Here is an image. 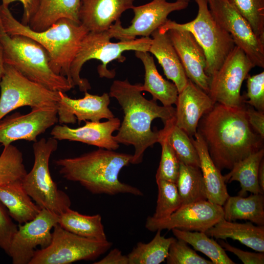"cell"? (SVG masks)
<instances>
[{
  "mask_svg": "<svg viewBox=\"0 0 264 264\" xmlns=\"http://www.w3.org/2000/svg\"><path fill=\"white\" fill-rule=\"evenodd\" d=\"M247 93L248 99L243 102L255 108L256 110L264 112V71L247 77Z\"/></svg>",
  "mask_w": 264,
  "mask_h": 264,
  "instance_id": "40",
  "label": "cell"
},
{
  "mask_svg": "<svg viewBox=\"0 0 264 264\" xmlns=\"http://www.w3.org/2000/svg\"><path fill=\"white\" fill-rule=\"evenodd\" d=\"M207 0V2H208V3H209V2H211V1H212L214 0Z\"/></svg>",
  "mask_w": 264,
  "mask_h": 264,
  "instance_id": "48",
  "label": "cell"
},
{
  "mask_svg": "<svg viewBox=\"0 0 264 264\" xmlns=\"http://www.w3.org/2000/svg\"><path fill=\"white\" fill-rule=\"evenodd\" d=\"M161 130L174 150L179 160L185 165L200 168L197 150L190 137L175 123V117L164 122Z\"/></svg>",
  "mask_w": 264,
  "mask_h": 264,
  "instance_id": "34",
  "label": "cell"
},
{
  "mask_svg": "<svg viewBox=\"0 0 264 264\" xmlns=\"http://www.w3.org/2000/svg\"><path fill=\"white\" fill-rule=\"evenodd\" d=\"M159 141L161 146V159L155 175L156 179H163L176 184L179 170V160L172 147L161 130Z\"/></svg>",
  "mask_w": 264,
  "mask_h": 264,
  "instance_id": "38",
  "label": "cell"
},
{
  "mask_svg": "<svg viewBox=\"0 0 264 264\" xmlns=\"http://www.w3.org/2000/svg\"><path fill=\"white\" fill-rule=\"evenodd\" d=\"M59 93L57 111L60 124H74L77 120L79 123L83 121H100L114 117L109 108L110 96L107 93L97 95L86 91L84 97L80 99L71 98L62 91Z\"/></svg>",
  "mask_w": 264,
  "mask_h": 264,
  "instance_id": "17",
  "label": "cell"
},
{
  "mask_svg": "<svg viewBox=\"0 0 264 264\" xmlns=\"http://www.w3.org/2000/svg\"><path fill=\"white\" fill-rule=\"evenodd\" d=\"M1 4L7 7L10 3L16 1L22 3L23 13L21 23L24 25H28L30 20L36 13L39 3V0H1Z\"/></svg>",
  "mask_w": 264,
  "mask_h": 264,
  "instance_id": "44",
  "label": "cell"
},
{
  "mask_svg": "<svg viewBox=\"0 0 264 264\" xmlns=\"http://www.w3.org/2000/svg\"><path fill=\"white\" fill-rule=\"evenodd\" d=\"M50 243L36 250L29 264H69L79 261L94 260L106 252L112 243L82 237L63 229L53 228Z\"/></svg>",
  "mask_w": 264,
  "mask_h": 264,
  "instance_id": "10",
  "label": "cell"
},
{
  "mask_svg": "<svg viewBox=\"0 0 264 264\" xmlns=\"http://www.w3.org/2000/svg\"><path fill=\"white\" fill-rule=\"evenodd\" d=\"M0 24L9 35H24L40 44L48 52L52 70L66 77L73 86L70 66L83 39L89 32L84 25L63 18L45 30L36 31L17 20L9 8L2 4H0Z\"/></svg>",
  "mask_w": 264,
  "mask_h": 264,
  "instance_id": "4",
  "label": "cell"
},
{
  "mask_svg": "<svg viewBox=\"0 0 264 264\" xmlns=\"http://www.w3.org/2000/svg\"><path fill=\"white\" fill-rule=\"evenodd\" d=\"M149 52L153 54L162 66L167 79L176 86L178 93L186 85L187 78L179 57L167 34L157 29L152 34Z\"/></svg>",
  "mask_w": 264,
  "mask_h": 264,
  "instance_id": "22",
  "label": "cell"
},
{
  "mask_svg": "<svg viewBox=\"0 0 264 264\" xmlns=\"http://www.w3.org/2000/svg\"><path fill=\"white\" fill-rule=\"evenodd\" d=\"M81 2L82 0H39L37 11L28 25L34 31H42L63 18L80 23Z\"/></svg>",
  "mask_w": 264,
  "mask_h": 264,
  "instance_id": "24",
  "label": "cell"
},
{
  "mask_svg": "<svg viewBox=\"0 0 264 264\" xmlns=\"http://www.w3.org/2000/svg\"><path fill=\"white\" fill-rule=\"evenodd\" d=\"M254 67L244 52L235 46L210 77L208 94L213 102L233 108L243 106L241 88Z\"/></svg>",
  "mask_w": 264,
  "mask_h": 264,
  "instance_id": "11",
  "label": "cell"
},
{
  "mask_svg": "<svg viewBox=\"0 0 264 264\" xmlns=\"http://www.w3.org/2000/svg\"><path fill=\"white\" fill-rule=\"evenodd\" d=\"M176 185L181 205L207 200L205 183L199 167L187 165L179 161Z\"/></svg>",
  "mask_w": 264,
  "mask_h": 264,
  "instance_id": "31",
  "label": "cell"
},
{
  "mask_svg": "<svg viewBox=\"0 0 264 264\" xmlns=\"http://www.w3.org/2000/svg\"><path fill=\"white\" fill-rule=\"evenodd\" d=\"M245 111L250 126L264 139V112L255 110L252 106L246 108Z\"/></svg>",
  "mask_w": 264,
  "mask_h": 264,
  "instance_id": "43",
  "label": "cell"
},
{
  "mask_svg": "<svg viewBox=\"0 0 264 264\" xmlns=\"http://www.w3.org/2000/svg\"><path fill=\"white\" fill-rule=\"evenodd\" d=\"M141 85L131 84L127 79L115 80L109 93L117 100L124 112L123 121L113 138L119 144L133 146L132 164L140 163L146 150L158 143V131L151 129L153 121L159 118L165 122L175 117L176 113L172 106H159L155 100L143 97Z\"/></svg>",
  "mask_w": 264,
  "mask_h": 264,
  "instance_id": "2",
  "label": "cell"
},
{
  "mask_svg": "<svg viewBox=\"0 0 264 264\" xmlns=\"http://www.w3.org/2000/svg\"><path fill=\"white\" fill-rule=\"evenodd\" d=\"M4 62L3 58V51L1 45L0 44V82L4 72Z\"/></svg>",
  "mask_w": 264,
  "mask_h": 264,
  "instance_id": "47",
  "label": "cell"
},
{
  "mask_svg": "<svg viewBox=\"0 0 264 264\" xmlns=\"http://www.w3.org/2000/svg\"><path fill=\"white\" fill-rule=\"evenodd\" d=\"M25 191L22 180L0 185V201L14 220L22 224L34 219L42 208Z\"/></svg>",
  "mask_w": 264,
  "mask_h": 264,
  "instance_id": "26",
  "label": "cell"
},
{
  "mask_svg": "<svg viewBox=\"0 0 264 264\" xmlns=\"http://www.w3.org/2000/svg\"><path fill=\"white\" fill-rule=\"evenodd\" d=\"M172 231L177 239H180L191 245L211 260L213 264H235L227 255L225 249L213 239L210 238L205 232L172 229Z\"/></svg>",
  "mask_w": 264,
  "mask_h": 264,
  "instance_id": "33",
  "label": "cell"
},
{
  "mask_svg": "<svg viewBox=\"0 0 264 264\" xmlns=\"http://www.w3.org/2000/svg\"><path fill=\"white\" fill-rule=\"evenodd\" d=\"M220 245L225 250L234 254L244 264H264V252L253 253L244 251L235 247L223 241H220Z\"/></svg>",
  "mask_w": 264,
  "mask_h": 264,
  "instance_id": "42",
  "label": "cell"
},
{
  "mask_svg": "<svg viewBox=\"0 0 264 264\" xmlns=\"http://www.w3.org/2000/svg\"><path fill=\"white\" fill-rule=\"evenodd\" d=\"M183 0L189 1L190 0Z\"/></svg>",
  "mask_w": 264,
  "mask_h": 264,
  "instance_id": "49",
  "label": "cell"
},
{
  "mask_svg": "<svg viewBox=\"0 0 264 264\" xmlns=\"http://www.w3.org/2000/svg\"><path fill=\"white\" fill-rule=\"evenodd\" d=\"M188 1L177 0L173 2L167 0H153L144 5L133 6L134 17L131 24L124 28L120 19L116 21L108 30L111 37L121 41H131L137 36L149 37L168 20L172 12L186 8Z\"/></svg>",
  "mask_w": 264,
  "mask_h": 264,
  "instance_id": "13",
  "label": "cell"
},
{
  "mask_svg": "<svg viewBox=\"0 0 264 264\" xmlns=\"http://www.w3.org/2000/svg\"><path fill=\"white\" fill-rule=\"evenodd\" d=\"M0 44L4 64L12 66L29 80L50 90L65 93L74 88L66 77L52 70L47 51L31 38L9 35L0 24Z\"/></svg>",
  "mask_w": 264,
  "mask_h": 264,
  "instance_id": "5",
  "label": "cell"
},
{
  "mask_svg": "<svg viewBox=\"0 0 264 264\" xmlns=\"http://www.w3.org/2000/svg\"><path fill=\"white\" fill-rule=\"evenodd\" d=\"M108 30L102 32L89 31L83 39L80 47L74 57L70 69L73 86H78L82 92L91 89L90 85L86 79L81 77L80 72L84 64L91 59L102 62L97 67L101 78H112L115 75L114 70H109L107 66L113 60L123 62L125 57L122 53L126 51H148L152 43L150 37H142L131 41L111 43Z\"/></svg>",
  "mask_w": 264,
  "mask_h": 264,
  "instance_id": "6",
  "label": "cell"
},
{
  "mask_svg": "<svg viewBox=\"0 0 264 264\" xmlns=\"http://www.w3.org/2000/svg\"><path fill=\"white\" fill-rule=\"evenodd\" d=\"M223 206V218L226 220H243L264 225V194L252 193L247 198L229 196Z\"/></svg>",
  "mask_w": 264,
  "mask_h": 264,
  "instance_id": "28",
  "label": "cell"
},
{
  "mask_svg": "<svg viewBox=\"0 0 264 264\" xmlns=\"http://www.w3.org/2000/svg\"><path fill=\"white\" fill-rule=\"evenodd\" d=\"M135 56L142 62L144 69V83L141 85L142 91H148L153 99L158 100L163 106L176 104L178 92L175 84L165 80L159 73L154 58L148 51H135Z\"/></svg>",
  "mask_w": 264,
  "mask_h": 264,
  "instance_id": "27",
  "label": "cell"
},
{
  "mask_svg": "<svg viewBox=\"0 0 264 264\" xmlns=\"http://www.w3.org/2000/svg\"><path fill=\"white\" fill-rule=\"evenodd\" d=\"M58 224L67 231L82 237L99 241L107 240L99 214L83 215L68 208L58 215Z\"/></svg>",
  "mask_w": 264,
  "mask_h": 264,
  "instance_id": "29",
  "label": "cell"
},
{
  "mask_svg": "<svg viewBox=\"0 0 264 264\" xmlns=\"http://www.w3.org/2000/svg\"><path fill=\"white\" fill-rule=\"evenodd\" d=\"M198 12L195 19L185 23L167 20L159 30L166 33L171 29L190 32L203 49L206 59L205 73L211 76L221 66L235 46L229 33L215 20L207 0H195Z\"/></svg>",
  "mask_w": 264,
  "mask_h": 264,
  "instance_id": "7",
  "label": "cell"
},
{
  "mask_svg": "<svg viewBox=\"0 0 264 264\" xmlns=\"http://www.w3.org/2000/svg\"><path fill=\"white\" fill-rule=\"evenodd\" d=\"M135 0H82L80 23L90 32L108 30L122 13L134 6Z\"/></svg>",
  "mask_w": 264,
  "mask_h": 264,
  "instance_id": "21",
  "label": "cell"
},
{
  "mask_svg": "<svg viewBox=\"0 0 264 264\" xmlns=\"http://www.w3.org/2000/svg\"><path fill=\"white\" fill-rule=\"evenodd\" d=\"M244 105L230 107L219 103L201 117L197 132L220 171L231 170L239 162L264 148L263 140L248 121Z\"/></svg>",
  "mask_w": 264,
  "mask_h": 264,
  "instance_id": "1",
  "label": "cell"
},
{
  "mask_svg": "<svg viewBox=\"0 0 264 264\" xmlns=\"http://www.w3.org/2000/svg\"><path fill=\"white\" fill-rule=\"evenodd\" d=\"M158 196L155 212L152 216L156 220L168 217L181 206V201L176 183L156 179Z\"/></svg>",
  "mask_w": 264,
  "mask_h": 264,
  "instance_id": "36",
  "label": "cell"
},
{
  "mask_svg": "<svg viewBox=\"0 0 264 264\" xmlns=\"http://www.w3.org/2000/svg\"><path fill=\"white\" fill-rule=\"evenodd\" d=\"M264 41V0H227Z\"/></svg>",
  "mask_w": 264,
  "mask_h": 264,
  "instance_id": "37",
  "label": "cell"
},
{
  "mask_svg": "<svg viewBox=\"0 0 264 264\" xmlns=\"http://www.w3.org/2000/svg\"><path fill=\"white\" fill-rule=\"evenodd\" d=\"M167 33L187 78L208 93L211 78L205 73L206 59L202 47L188 30L171 29Z\"/></svg>",
  "mask_w": 264,
  "mask_h": 264,
  "instance_id": "18",
  "label": "cell"
},
{
  "mask_svg": "<svg viewBox=\"0 0 264 264\" xmlns=\"http://www.w3.org/2000/svg\"><path fill=\"white\" fill-rule=\"evenodd\" d=\"M223 206L208 200L181 205L167 218L156 220L149 216L145 227L152 232L178 229L205 232L223 218Z\"/></svg>",
  "mask_w": 264,
  "mask_h": 264,
  "instance_id": "14",
  "label": "cell"
},
{
  "mask_svg": "<svg viewBox=\"0 0 264 264\" xmlns=\"http://www.w3.org/2000/svg\"><path fill=\"white\" fill-rule=\"evenodd\" d=\"M209 8L217 22L230 35L255 66L264 67V41L254 32L247 20L227 0H214Z\"/></svg>",
  "mask_w": 264,
  "mask_h": 264,
  "instance_id": "12",
  "label": "cell"
},
{
  "mask_svg": "<svg viewBox=\"0 0 264 264\" xmlns=\"http://www.w3.org/2000/svg\"><path fill=\"white\" fill-rule=\"evenodd\" d=\"M161 230L148 243L138 242L127 256L129 264H159L164 262L168 254L171 243L175 238H165Z\"/></svg>",
  "mask_w": 264,
  "mask_h": 264,
  "instance_id": "32",
  "label": "cell"
},
{
  "mask_svg": "<svg viewBox=\"0 0 264 264\" xmlns=\"http://www.w3.org/2000/svg\"><path fill=\"white\" fill-rule=\"evenodd\" d=\"M132 155L99 148L77 157L58 159L55 164L64 178L79 182L93 194L142 196L139 189L118 178L122 169L131 163Z\"/></svg>",
  "mask_w": 264,
  "mask_h": 264,
  "instance_id": "3",
  "label": "cell"
},
{
  "mask_svg": "<svg viewBox=\"0 0 264 264\" xmlns=\"http://www.w3.org/2000/svg\"><path fill=\"white\" fill-rule=\"evenodd\" d=\"M205 233L217 239L237 240L256 251L264 252V226H256L251 222H232L222 218Z\"/></svg>",
  "mask_w": 264,
  "mask_h": 264,
  "instance_id": "25",
  "label": "cell"
},
{
  "mask_svg": "<svg viewBox=\"0 0 264 264\" xmlns=\"http://www.w3.org/2000/svg\"><path fill=\"white\" fill-rule=\"evenodd\" d=\"M166 260L167 264H213L199 256L185 242L176 238L170 244Z\"/></svg>",
  "mask_w": 264,
  "mask_h": 264,
  "instance_id": "39",
  "label": "cell"
},
{
  "mask_svg": "<svg viewBox=\"0 0 264 264\" xmlns=\"http://www.w3.org/2000/svg\"><path fill=\"white\" fill-rule=\"evenodd\" d=\"M58 215L42 209L32 220L19 224L14 234L8 255L13 264H29L36 251L41 246L46 247L50 243L51 230L58 224Z\"/></svg>",
  "mask_w": 264,
  "mask_h": 264,
  "instance_id": "15",
  "label": "cell"
},
{
  "mask_svg": "<svg viewBox=\"0 0 264 264\" xmlns=\"http://www.w3.org/2000/svg\"><path fill=\"white\" fill-rule=\"evenodd\" d=\"M194 136L195 138L191 137V140L198 154L207 200L223 206L229 197L223 176L212 160L200 135L197 132Z\"/></svg>",
  "mask_w": 264,
  "mask_h": 264,
  "instance_id": "23",
  "label": "cell"
},
{
  "mask_svg": "<svg viewBox=\"0 0 264 264\" xmlns=\"http://www.w3.org/2000/svg\"><path fill=\"white\" fill-rule=\"evenodd\" d=\"M18 228L17 225L13 221L8 210L0 201V248L7 254Z\"/></svg>",
  "mask_w": 264,
  "mask_h": 264,
  "instance_id": "41",
  "label": "cell"
},
{
  "mask_svg": "<svg viewBox=\"0 0 264 264\" xmlns=\"http://www.w3.org/2000/svg\"><path fill=\"white\" fill-rule=\"evenodd\" d=\"M83 126L71 128L66 124L55 125L50 132L52 137L58 140L82 142L88 145L110 150H115L119 143L114 139L112 133L118 130L121 122L117 117L108 121H86Z\"/></svg>",
  "mask_w": 264,
  "mask_h": 264,
  "instance_id": "19",
  "label": "cell"
},
{
  "mask_svg": "<svg viewBox=\"0 0 264 264\" xmlns=\"http://www.w3.org/2000/svg\"><path fill=\"white\" fill-rule=\"evenodd\" d=\"M32 147L34 164L22 179L23 186L42 209L59 215L70 208L71 200L66 193L58 189L49 170L50 157L58 148V140L52 137L42 138L34 142Z\"/></svg>",
  "mask_w": 264,
  "mask_h": 264,
  "instance_id": "8",
  "label": "cell"
},
{
  "mask_svg": "<svg viewBox=\"0 0 264 264\" xmlns=\"http://www.w3.org/2000/svg\"><path fill=\"white\" fill-rule=\"evenodd\" d=\"M258 180L260 188L264 193V158L260 162L258 174Z\"/></svg>",
  "mask_w": 264,
  "mask_h": 264,
  "instance_id": "46",
  "label": "cell"
},
{
  "mask_svg": "<svg viewBox=\"0 0 264 264\" xmlns=\"http://www.w3.org/2000/svg\"><path fill=\"white\" fill-rule=\"evenodd\" d=\"M27 173L22 152L12 144L4 147L0 155V185L22 180Z\"/></svg>",
  "mask_w": 264,
  "mask_h": 264,
  "instance_id": "35",
  "label": "cell"
},
{
  "mask_svg": "<svg viewBox=\"0 0 264 264\" xmlns=\"http://www.w3.org/2000/svg\"><path fill=\"white\" fill-rule=\"evenodd\" d=\"M94 264H129L127 255L122 254L121 250L117 248L111 250L104 258Z\"/></svg>",
  "mask_w": 264,
  "mask_h": 264,
  "instance_id": "45",
  "label": "cell"
},
{
  "mask_svg": "<svg viewBox=\"0 0 264 264\" xmlns=\"http://www.w3.org/2000/svg\"><path fill=\"white\" fill-rule=\"evenodd\" d=\"M58 122L57 108L32 109L25 114L6 115L0 120V145L6 147L21 140L35 142L39 135Z\"/></svg>",
  "mask_w": 264,
  "mask_h": 264,
  "instance_id": "16",
  "label": "cell"
},
{
  "mask_svg": "<svg viewBox=\"0 0 264 264\" xmlns=\"http://www.w3.org/2000/svg\"><path fill=\"white\" fill-rule=\"evenodd\" d=\"M215 104L207 93L188 79L178 94L175 116L176 125L193 137L197 132L199 120Z\"/></svg>",
  "mask_w": 264,
  "mask_h": 264,
  "instance_id": "20",
  "label": "cell"
},
{
  "mask_svg": "<svg viewBox=\"0 0 264 264\" xmlns=\"http://www.w3.org/2000/svg\"><path fill=\"white\" fill-rule=\"evenodd\" d=\"M264 155L263 148L236 164L229 173L223 176L225 182L239 181L241 187L239 196H244L247 192L264 194L258 180L259 167Z\"/></svg>",
  "mask_w": 264,
  "mask_h": 264,
  "instance_id": "30",
  "label": "cell"
},
{
  "mask_svg": "<svg viewBox=\"0 0 264 264\" xmlns=\"http://www.w3.org/2000/svg\"><path fill=\"white\" fill-rule=\"evenodd\" d=\"M0 89V120L22 107L57 108L60 99L59 91L50 90L29 80L13 66L6 64Z\"/></svg>",
  "mask_w": 264,
  "mask_h": 264,
  "instance_id": "9",
  "label": "cell"
}]
</instances>
